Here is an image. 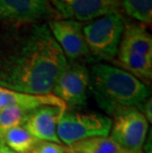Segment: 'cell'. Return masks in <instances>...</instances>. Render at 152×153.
<instances>
[{
    "mask_svg": "<svg viewBox=\"0 0 152 153\" xmlns=\"http://www.w3.org/2000/svg\"><path fill=\"white\" fill-rule=\"evenodd\" d=\"M67 60L46 23L10 25L0 35V86L51 94Z\"/></svg>",
    "mask_w": 152,
    "mask_h": 153,
    "instance_id": "obj_1",
    "label": "cell"
},
{
    "mask_svg": "<svg viewBox=\"0 0 152 153\" xmlns=\"http://www.w3.org/2000/svg\"><path fill=\"white\" fill-rule=\"evenodd\" d=\"M90 89L100 107L114 116L125 107H135L150 97L146 84L119 67L106 63L93 64Z\"/></svg>",
    "mask_w": 152,
    "mask_h": 153,
    "instance_id": "obj_2",
    "label": "cell"
},
{
    "mask_svg": "<svg viewBox=\"0 0 152 153\" xmlns=\"http://www.w3.org/2000/svg\"><path fill=\"white\" fill-rule=\"evenodd\" d=\"M125 25V17L116 11L83 26L84 37L94 61H111L116 58Z\"/></svg>",
    "mask_w": 152,
    "mask_h": 153,
    "instance_id": "obj_3",
    "label": "cell"
},
{
    "mask_svg": "<svg viewBox=\"0 0 152 153\" xmlns=\"http://www.w3.org/2000/svg\"><path fill=\"white\" fill-rule=\"evenodd\" d=\"M112 119L100 114L64 112L57 123L60 142L70 146L76 142L94 137L109 136Z\"/></svg>",
    "mask_w": 152,
    "mask_h": 153,
    "instance_id": "obj_4",
    "label": "cell"
},
{
    "mask_svg": "<svg viewBox=\"0 0 152 153\" xmlns=\"http://www.w3.org/2000/svg\"><path fill=\"white\" fill-rule=\"evenodd\" d=\"M48 29L63 51L67 62L86 63L94 61L87 47L81 22L56 18L48 21Z\"/></svg>",
    "mask_w": 152,
    "mask_h": 153,
    "instance_id": "obj_5",
    "label": "cell"
},
{
    "mask_svg": "<svg viewBox=\"0 0 152 153\" xmlns=\"http://www.w3.org/2000/svg\"><path fill=\"white\" fill-rule=\"evenodd\" d=\"M147 131L148 122L145 117L135 107H125L114 115L110 137L125 148L141 151Z\"/></svg>",
    "mask_w": 152,
    "mask_h": 153,
    "instance_id": "obj_6",
    "label": "cell"
},
{
    "mask_svg": "<svg viewBox=\"0 0 152 153\" xmlns=\"http://www.w3.org/2000/svg\"><path fill=\"white\" fill-rule=\"evenodd\" d=\"M90 72L85 64L67 62L57 76L53 87V94L67 106H83L88 100Z\"/></svg>",
    "mask_w": 152,
    "mask_h": 153,
    "instance_id": "obj_7",
    "label": "cell"
},
{
    "mask_svg": "<svg viewBox=\"0 0 152 153\" xmlns=\"http://www.w3.org/2000/svg\"><path fill=\"white\" fill-rule=\"evenodd\" d=\"M59 16L50 0H0V22L8 26L43 23Z\"/></svg>",
    "mask_w": 152,
    "mask_h": 153,
    "instance_id": "obj_8",
    "label": "cell"
},
{
    "mask_svg": "<svg viewBox=\"0 0 152 153\" xmlns=\"http://www.w3.org/2000/svg\"><path fill=\"white\" fill-rule=\"evenodd\" d=\"M63 19L92 21L119 10L122 0H50Z\"/></svg>",
    "mask_w": 152,
    "mask_h": 153,
    "instance_id": "obj_9",
    "label": "cell"
},
{
    "mask_svg": "<svg viewBox=\"0 0 152 153\" xmlns=\"http://www.w3.org/2000/svg\"><path fill=\"white\" fill-rule=\"evenodd\" d=\"M66 110L54 106H44L31 111L23 125L24 128L40 141L59 143L57 123Z\"/></svg>",
    "mask_w": 152,
    "mask_h": 153,
    "instance_id": "obj_10",
    "label": "cell"
},
{
    "mask_svg": "<svg viewBox=\"0 0 152 153\" xmlns=\"http://www.w3.org/2000/svg\"><path fill=\"white\" fill-rule=\"evenodd\" d=\"M44 106H54L66 110V105L62 100L53 94L47 95H35L18 92L0 86V110L5 108H20L27 111H33Z\"/></svg>",
    "mask_w": 152,
    "mask_h": 153,
    "instance_id": "obj_11",
    "label": "cell"
},
{
    "mask_svg": "<svg viewBox=\"0 0 152 153\" xmlns=\"http://www.w3.org/2000/svg\"><path fill=\"white\" fill-rule=\"evenodd\" d=\"M119 47L152 58V37L143 26L125 22Z\"/></svg>",
    "mask_w": 152,
    "mask_h": 153,
    "instance_id": "obj_12",
    "label": "cell"
},
{
    "mask_svg": "<svg viewBox=\"0 0 152 153\" xmlns=\"http://www.w3.org/2000/svg\"><path fill=\"white\" fill-rule=\"evenodd\" d=\"M119 66L143 82L151 80L152 77V58L143 56L122 47H119L117 60Z\"/></svg>",
    "mask_w": 152,
    "mask_h": 153,
    "instance_id": "obj_13",
    "label": "cell"
},
{
    "mask_svg": "<svg viewBox=\"0 0 152 153\" xmlns=\"http://www.w3.org/2000/svg\"><path fill=\"white\" fill-rule=\"evenodd\" d=\"M67 153H142L119 145L111 137H94L76 142L66 148Z\"/></svg>",
    "mask_w": 152,
    "mask_h": 153,
    "instance_id": "obj_14",
    "label": "cell"
},
{
    "mask_svg": "<svg viewBox=\"0 0 152 153\" xmlns=\"http://www.w3.org/2000/svg\"><path fill=\"white\" fill-rule=\"evenodd\" d=\"M3 143L15 153H27L34 150L39 139L34 137L24 126H17L5 131L0 137Z\"/></svg>",
    "mask_w": 152,
    "mask_h": 153,
    "instance_id": "obj_15",
    "label": "cell"
},
{
    "mask_svg": "<svg viewBox=\"0 0 152 153\" xmlns=\"http://www.w3.org/2000/svg\"><path fill=\"white\" fill-rule=\"evenodd\" d=\"M122 6L129 17L144 24H151L152 0H122Z\"/></svg>",
    "mask_w": 152,
    "mask_h": 153,
    "instance_id": "obj_16",
    "label": "cell"
},
{
    "mask_svg": "<svg viewBox=\"0 0 152 153\" xmlns=\"http://www.w3.org/2000/svg\"><path fill=\"white\" fill-rule=\"evenodd\" d=\"M30 111L20 108H5L0 110V137L5 131L25 123Z\"/></svg>",
    "mask_w": 152,
    "mask_h": 153,
    "instance_id": "obj_17",
    "label": "cell"
},
{
    "mask_svg": "<svg viewBox=\"0 0 152 153\" xmlns=\"http://www.w3.org/2000/svg\"><path fill=\"white\" fill-rule=\"evenodd\" d=\"M34 150L37 153H67L66 148L59 143L40 141Z\"/></svg>",
    "mask_w": 152,
    "mask_h": 153,
    "instance_id": "obj_18",
    "label": "cell"
},
{
    "mask_svg": "<svg viewBox=\"0 0 152 153\" xmlns=\"http://www.w3.org/2000/svg\"><path fill=\"white\" fill-rule=\"evenodd\" d=\"M139 112L145 117V119L147 120L148 123H151L152 120V99L147 98L146 100H144L143 102L140 103L139 105H137L135 107Z\"/></svg>",
    "mask_w": 152,
    "mask_h": 153,
    "instance_id": "obj_19",
    "label": "cell"
},
{
    "mask_svg": "<svg viewBox=\"0 0 152 153\" xmlns=\"http://www.w3.org/2000/svg\"><path fill=\"white\" fill-rule=\"evenodd\" d=\"M0 153H15V152H13L10 148H8L7 146L3 143L1 139H0Z\"/></svg>",
    "mask_w": 152,
    "mask_h": 153,
    "instance_id": "obj_20",
    "label": "cell"
},
{
    "mask_svg": "<svg viewBox=\"0 0 152 153\" xmlns=\"http://www.w3.org/2000/svg\"><path fill=\"white\" fill-rule=\"evenodd\" d=\"M27 153H37L35 150H32V151H30V152H27Z\"/></svg>",
    "mask_w": 152,
    "mask_h": 153,
    "instance_id": "obj_21",
    "label": "cell"
}]
</instances>
